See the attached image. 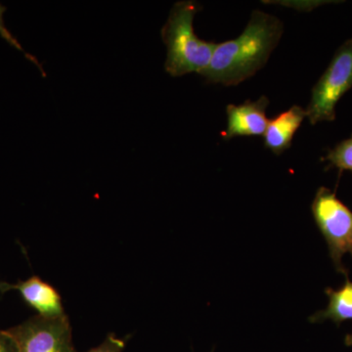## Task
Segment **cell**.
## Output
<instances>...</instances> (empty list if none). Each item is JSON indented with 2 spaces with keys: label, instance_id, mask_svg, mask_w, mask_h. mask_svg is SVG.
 Returning a JSON list of instances; mask_svg holds the SVG:
<instances>
[{
  "label": "cell",
  "instance_id": "cell-1",
  "mask_svg": "<svg viewBox=\"0 0 352 352\" xmlns=\"http://www.w3.org/2000/svg\"><path fill=\"white\" fill-rule=\"evenodd\" d=\"M283 31L281 20L254 10L240 36L217 44L210 65L200 76L226 87L245 82L267 63Z\"/></svg>",
  "mask_w": 352,
  "mask_h": 352
},
{
  "label": "cell",
  "instance_id": "cell-2",
  "mask_svg": "<svg viewBox=\"0 0 352 352\" xmlns=\"http://www.w3.org/2000/svg\"><path fill=\"white\" fill-rule=\"evenodd\" d=\"M201 9L191 0L176 2L162 29L168 50L164 69L171 76L201 75L210 63L217 43L199 38L194 31V18Z\"/></svg>",
  "mask_w": 352,
  "mask_h": 352
},
{
  "label": "cell",
  "instance_id": "cell-3",
  "mask_svg": "<svg viewBox=\"0 0 352 352\" xmlns=\"http://www.w3.org/2000/svg\"><path fill=\"white\" fill-rule=\"evenodd\" d=\"M317 227L327 242L329 254L338 272L347 276L342 256H352V212L326 187L317 190L311 205Z\"/></svg>",
  "mask_w": 352,
  "mask_h": 352
},
{
  "label": "cell",
  "instance_id": "cell-4",
  "mask_svg": "<svg viewBox=\"0 0 352 352\" xmlns=\"http://www.w3.org/2000/svg\"><path fill=\"white\" fill-rule=\"evenodd\" d=\"M352 87V38L346 41L333 55L325 73L312 88L307 117L310 124L333 122L336 106Z\"/></svg>",
  "mask_w": 352,
  "mask_h": 352
},
{
  "label": "cell",
  "instance_id": "cell-5",
  "mask_svg": "<svg viewBox=\"0 0 352 352\" xmlns=\"http://www.w3.org/2000/svg\"><path fill=\"white\" fill-rule=\"evenodd\" d=\"M6 331L19 352H76L67 315L55 319L36 315Z\"/></svg>",
  "mask_w": 352,
  "mask_h": 352
},
{
  "label": "cell",
  "instance_id": "cell-6",
  "mask_svg": "<svg viewBox=\"0 0 352 352\" xmlns=\"http://www.w3.org/2000/svg\"><path fill=\"white\" fill-rule=\"evenodd\" d=\"M9 291L19 292L24 302L36 310L38 315L43 318L55 319L66 316L60 294L41 277L32 276L15 284L0 281V293L6 294Z\"/></svg>",
  "mask_w": 352,
  "mask_h": 352
},
{
  "label": "cell",
  "instance_id": "cell-7",
  "mask_svg": "<svg viewBox=\"0 0 352 352\" xmlns=\"http://www.w3.org/2000/svg\"><path fill=\"white\" fill-rule=\"evenodd\" d=\"M268 105L270 99L266 96L256 101L247 100L241 105H227V127L222 138L230 140L239 136L264 135L270 122L266 117Z\"/></svg>",
  "mask_w": 352,
  "mask_h": 352
},
{
  "label": "cell",
  "instance_id": "cell-8",
  "mask_svg": "<svg viewBox=\"0 0 352 352\" xmlns=\"http://www.w3.org/2000/svg\"><path fill=\"white\" fill-rule=\"evenodd\" d=\"M305 118H307V111L295 105L270 120L263 135L265 148L275 155H281L288 150Z\"/></svg>",
  "mask_w": 352,
  "mask_h": 352
},
{
  "label": "cell",
  "instance_id": "cell-9",
  "mask_svg": "<svg viewBox=\"0 0 352 352\" xmlns=\"http://www.w3.org/2000/svg\"><path fill=\"white\" fill-rule=\"evenodd\" d=\"M329 298L327 308L319 310L309 317L311 323H321L326 320L333 321L340 326L344 321L352 320V282L346 276V283L342 288L325 289Z\"/></svg>",
  "mask_w": 352,
  "mask_h": 352
},
{
  "label": "cell",
  "instance_id": "cell-10",
  "mask_svg": "<svg viewBox=\"0 0 352 352\" xmlns=\"http://www.w3.org/2000/svg\"><path fill=\"white\" fill-rule=\"evenodd\" d=\"M326 160L340 171H352V135L330 150Z\"/></svg>",
  "mask_w": 352,
  "mask_h": 352
},
{
  "label": "cell",
  "instance_id": "cell-11",
  "mask_svg": "<svg viewBox=\"0 0 352 352\" xmlns=\"http://www.w3.org/2000/svg\"><path fill=\"white\" fill-rule=\"evenodd\" d=\"M6 10L7 7L2 6V4L0 3V38L4 39V41H6V43L9 44V45L12 46V47L15 48V50H17L18 51H20V52H22L23 54H24V56L27 58V59L29 60V61H31L32 63H34V65H36V67H38L39 71H41V74H43V76H46L45 72L43 71V66H41V64L39 63L38 60L36 59V58L34 57V55L28 53L27 51H25L24 48H23V46L21 45L19 41H18V39L13 36L12 32H11L10 31H9L8 29H7L6 23H4L3 18L4 14H6Z\"/></svg>",
  "mask_w": 352,
  "mask_h": 352
},
{
  "label": "cell",
  "instance_id": "cell-12",
  "mask_svg": "<svg viewBox=\"0 0 352 352\" xmlns=\"http://www.w3.org/2000/svg\"><path fill=\"white\" fill-rule=\"evenodd\" d=\"M126 344V339H120L113 333H109L100 346L94 347L87 352H122Z\"/></svg>",
  "mask_w": 352,
  "mask_h": 352
},
{
  "label": "cell",
  "instance_id": "cell-13",
  "mask_svg": "<svg viewBox=\"0 0 352 352\" xmlns=\"http://www.w3.org/2000/svg\"><path fill=\"white\" fill-rule=\"evenodd\" d=\"M0 352H19L17 344L6 330H0Z\"/></svg>",
  "mask_w": 352,
  "mask_h": 352
},
{
  "label": "cell",
  "instance_id": "cell-14",
  "mask_svg": "<svg viewBox=\"0 0 352 352\" xmlns=\"http://www.w3.org/2000/svg\"><path fill=\"white\" fill-rule=\"evenodd\" d=\"M344 342H346L347 346H352V333L346 336Z\"/></svg>",
  "mask_w": 352,
  "mask_h": 352
}]
</instances>
